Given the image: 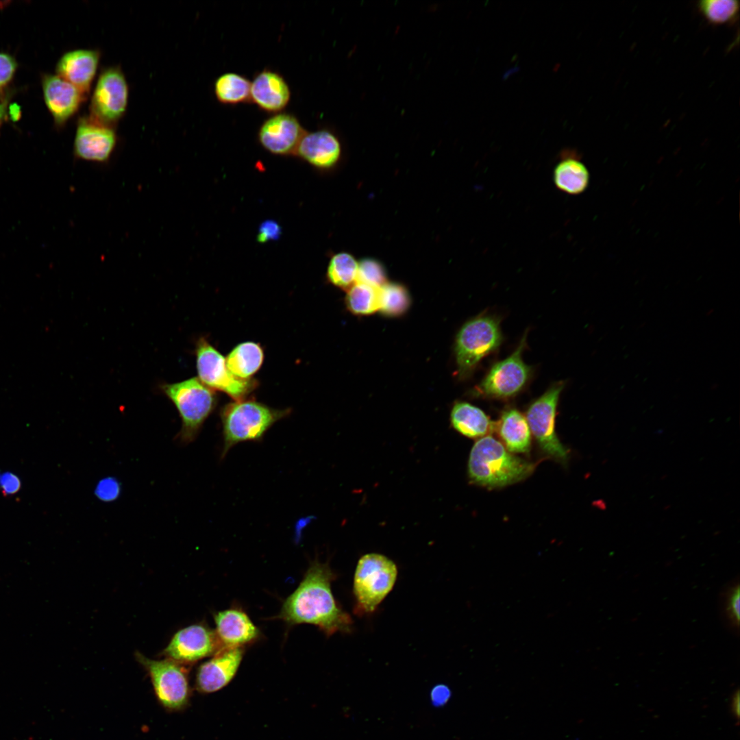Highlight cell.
Instances as JSON below:
<instances>
[{"label": "cell", "instance_id": "7", "mask_svg": "<svg viewBox=\"0 0 740 740\" xmlns=\"http://www.w3.org/2000/svg\"><path fill=\"white\" fill-rule=\"evenodd\" d=\"M136 658L147 671L156 698L165 709L179 711L188 706L191 691L186 665L166 658L151 659L140 652Z\"/></svg>", "mask_w": 740, "mask_h": 740}, {"label": "cell", "instance_id": "5", "mask_svg": "<svg viewBox=\"0 0 740 740\" xmlns=\"http://www.w3.org/2000/svg\"><path fill=\"white\" fill-rule=\"evenodd\" d=\"M502 342L499 319L482 314L466 322L455 341V357L460 378L471 375L480 362Z\"/></svg>", "mask_w": 740, "mask_h": 740}, {"label": "cell", "instance_id": "18", "mask_svg": "<svg viewBox=\"0 0 740 740\" xmlns=\"http://www.w3.org/2000/svg\"><path fill=\"white\" fill-rule=\"evenodd\" d=\"M290 87L279 73L269 69L258 72L251 82L250 101L269 113L282 112L288 104Z\"/></svg>", "mask_w": 740, "mask_h": 740}, {"label": "cell", "instance_id": "36", "mask_svg": "<svg viewBox=\"0 0 740 740\" xmlns=\"http://www.w3.org/2000/svg\"><path fill=\"white\" fill-rule=\"evenodd\" d=\"M430 695L432 704L434 706H442L450 698V691L447 686L438 684L432 689Z\"/></svg>", "mask_w": 740, "mask_h": 740}, {"label": "cell", "instance_id": "25", "mask_svg": "<svg viewBox=\"0 0 740 740\" xmlns=\"http://www.w3.org/2000/svg\"><path fill=\"white\" fill-rule=\"evenodd\" d=\"M251 82L245 76L227 72L220 75L214 84L218 101L225 105H236L250 101Z\"/></svg>", "mask_w": 740, "mask_h": 740}, {"label": "cell", "instance_id": "19", "mask_svg": "<svg viewBox=\"0 0 740 740\" xmlns=\"http://www.w3.org/2000/svg\"><path fill=\"white\" fill-rule=\"evenodd\" d=\"M214 619L215 633L223 648H242L259 637L258 628L241 609L229 608L219 611L214 615Z\"/></svg>", "mask_w": 740, "mask_h": 740}, {"label": "cell", "instance_id": "30", "mask_svg": "<svg viewBox=\"0 0 740 740\" xmlns=\"http://www.w3.org/2000/svg\"><path fill=\"white\" fill-rule=\"evenodd\" d=\"M357 282L380 288L387 282L383 265L373 258L362 259L358 262Z\"/></svg>", "mask_w": 740, "mask_h": 740}, {"label": "cell", "instance_id": "35", "mask_svg": "<svg viewBox=\"0 0 740 740\" xmlns=\"http://www.w3.org/2000/svg\"><path fill=\"white\" fill-rule=\"evenodd\" d=\"M0 486L5 494H14L19 490L21 481L16 476L6 472L0 478Z\"/></svg>", "mask_w": 740, "mask_h": 740}, {"label": "cell", "instance_id": "8", "mask_svg": "<svg viewBox=\"0 0 740 740\" xmlns=\"http://www.w3.org/2000/svg\"><path fill=\"white\" fill-rule=\"evenodd\" d=\"M563 382L552 384L543 395L532 402L527 408L526 418L531 434L543 453L555 460L566 464L569 458L567 449L559 441L555 419Z\"/></svg>", "mask_w": 740, "mask_h": 740}, {"label": "cell", "instance_id": "6", "mask_svg": "<svg viewBox=\"0 0 740 740\" xmlns=\"http://www.w3.org/2000/svg\"><path fill=\"white\" fill-rule=\"evenodd\" d=\"M397 576L395 563L386 556L375 553L362 556L354 578L357 612H373L393 588Z\"/></svg>", "mask_w": 740, "mask_h": 740}, {"label": "cell", "instance_id": "24", "mask_svg": "<svg viewBox=\"0 0 740 740\" xmlns=\"http://www.w3.org/2000/svg\"><path fill=\"white\" fill-rule=\"evenodd\" d=\"M589 177L586 166L576 158H564L554 169L553 177L556 187L569 195L583 193L588 187Z\"/></svg>", "mask_w": 740, "mask_h": 740}, {"label": "cell", "instance_id": "21", "mask_svg": "<svg viewBox=\"0 0 740 740\" xmlns=\"http://www.w3.org/2000/svg\"><path fill=\"white\" fill-rule=\"evenodd\" d=\"M494 431L502 443L511 453H527L531 447V432L526 417L517 408L504 410Z\"/></svg>", "mask_w": 740, "mask_h": 740}, {"label": "cell", "instance_id": "3", "mask_svg": "<svg viewBox=\"0 0 740 740\" xmlns=\"http://www.w3.org/2000/svg\"><path fill=\"white\" fill-rule=\"evenodd\" d=\"M289 413V409H275L254 399L227 404L220 412L223 440L221 457L238 443L262 440L275 422Z\"/></svg>", "mask_w": 740, "mask_h": 740}, {"label": "cell", "instance_id": "15", "mask_svg": "<svg viewBox=\"0 0 740 740\" xmlns=\"http://www.w3.org/2000/svg\"><path fill=\"white\" fill-rule=\"evenodd\" d=\"M295 156L318 170H331L343 156V145L338 135L330 128L306 132L300 140Z\"/></svg>", "mask_w": 740, "mask_h": 740}, {"label": "cell", "instance_id": "2", "mask_svg": "<svg viewBox=\"0 0 740 740\" xmlns=\"http://www.w3.org/2000/svg\"><path fill=\"white\" fill-rule=\"evenodd\" d=\"M535 465L510 452L491 435L480 438L472 447L468 460L471 482L488 488H500L529 476Z\"/></svg>", "mask_w": 740, "mask_h": 740}, {"label": "cell", "instance_id": "16", "mask_svg": "<svg viewBox=\"0 0 740 740\" xmlns=\"http://www.w3.org/2000/svg\"><path fill=\"white\" fill-rule=\"evenodd\" d=\"M243 656L242 648H223L211 658L199 665L195 677V687L202 693L216 692L233 679Z\"/></svg>", "mask_w": 740, "mask_h": 740}, {"label": "cell", "instance_id": "27", "mask_svg": "<svg viewBox=\"0 0 740 740\" xmlns=\"http://www.w3.org/2000/svg\"><path fill=\"white\" fill-rule=\"evenodd\" d=\"M379 288L356 282L347 291L345 303L350 312L367 315L380 310Z\"/></svg>", "mask_w": 740, "mask_h": 740}, {"label": "cell", "instance_id": "29", "mask_svg": "<svg viewBox=\"0 0 740 740\" xmlns=\"http://www.w3.org/2000/svg\"><path fill=\"white\" fill-rule=\"evenodd\" d=\"M698 8L708 22L713 25L728 24L738 16L739 3L734 0H703Z\"/></svg>", "mask_w": 740, "mask_h": 740}, {"label": "cell", "instance_id": "28", "mask_svg": "<svg viewBox=\"0 0 740 740\" xmlns=\"http://www.w3.org/2000/svg\"><path fill=\"white\" fill-rule=\"evenodd\" d=\"M380 310L388 317L404 314L408 308L410 298L406 287L397 283L386 282L379 288Z\"/></svg>", "mask_w": 740, "mask_h": 740}, {"label": "cell", "instance_id": "26", "mask_svg": "<svg viewBox=\"0 0 740 740\" xmlns=\"http://www.w3.org/2000/svg\"><path fill=\"white\" fill-rule=\"evenodd\" d=\"M358 262L347 252L332 256L327 268L328 281L338 288L348 290L357 282Z\"/></svg>", "mask_w": 740, "mask_h": 740}, {"label": "cell", "instance_id": "37", "mask_svg": "<svg viewBox=\"0 0 740 740\" xmlns=\"http://www.w3.org/2000/svg\"><path fill=\"white\" fill-rule=\"evenodd\" d=\"M731 709H732V712L733 713L735 716H736V717H738L739 714V691L735 692L734 693V695H732V700H731Z\"/></svg>", "mask_w": 740, "mask_h": 740}, {"label": "cell", "instance_id": "12", "mask_svg": "<svg viewBox=\"0 0 740 740\" xmlns=\"http://www.w3.org/2000/svg\"><path fill=\"white\" fill-rule=\"evenodd\" d=\"M223 648L215 631L203 624L178 630L163 651L166 658L184 665L213 656Z\"/></svg>", "mask_w": 740, "mask_h": 740}, {"label": "cell", "instance_id": "33", "mask_svg": "<svg viewBox=\"0 0 740 740\" xmlns=\"http://www.w3.org/2000/svg\"><path fill=\"white\" fill-rule=\"evenodd\" d=\"M281 234L282 227L275 220L267 219L262 221L258 227L257 241L260 243H265L269 241H277L280 238Z\"/></svg>", "mask_w": 740, "mask_h": 740}, {"label": "cell", "instance_id": "4", "mask_svg": "<svg viewBox=\"0 0 740 740\" xmlns=\"http://www.w3.org/2000/svg\"><path fill=\"white\" fill-rule=\"evenodd\" d=\"M160 390L173 404L181 418L180 441L186 444L193 442L217 406L216 393L197 378L164 383Z\"/></svg>", "mask_w": 740, "mask_h": 740}, {"label": "cell", "instance_id": "1", "mask_svg": "<svg viewBox=\"0 0 740 740\" xmlns=\"http://www.w3.org/2000/svg\"><path fill=\"white\" fill-rule=\"evenodd\" d=\"M335 574L327 563L314 561L297 588L286 599L278 618L291 625L316 626L327 636L349 632L352 620L332 594Z\"/></svg>", "mask_w": 740, "mask_h": 740}, {"label": "cell", "instance_id": "13", "mask_svg": "<svg viewBox=\"0 0 740 740\" xmlns=\"http://www.w3.org/2000/svg\"><path fill=\"white\" fill-rule=\"evenodd\" d=\"M113 126L104 124L91 116L79 119L74 140L73 151L78 159L105 162L116 144Z\"/></svg>", "mask_w": 740, "mask_h": 740}, {"label": "cell", "instance_id": "31", "mask_svg": "<svg viewBox=\"0 0 740 740\" xmlns=\"http://www.w3.org/2000/svg\"><path fill=\"white\" fill-rule=\"evenodd\" d=\"M740 591L739 582L732 584L724 593V613L729 625L736 630L739 626Z\"/></svg>", "mask_w": 740, "mask_h": 740}, {"label": "cell", "instance_id": "17", "mask_svg": "<svg viewBox=\"0 0 740 740\" xmlns=\"http://www.w3.org/2000/svg\"><path fill=\"white\" fill-rule=\"evenodd\" d=\"M42 84L45 104L56 124L64 125L77 111L86 95L58 75H45Z\"/></svg>", "mask_w": 740, "mask_h": 740}, {"label": "cell", "instance_id": "32", "mask_svg": "<svg viewBox=\"0 0 740 740\" xmlns=\"http://www.w3.org/2000/svg\"><path fill=\"white\" fill-rule=\"evenodd\" d=\"M121 492L120 482L114 477L108 476L100 480L95 489V495L103 502H112L118 499Z\"/></svg>", "mask_w": 740, "mask_h": 740}, {"label": "cell", "instance_id": "22", "mask_svg": "<svg viewBox=\"0 0 740 740\" xmlns=\"http://www.w3.org/2000/svg\"><path fill=\"white\" fill-rule=\"evenodd\" d=\"M450 421L459 433L471 439L482 438L494 431V423L480 408L465 402H456L452 407Z\"/></svg>", "mask_w": 740, "mask_h": 740}, {"label": "cell", "instance_id": "38", "mask_svg": "<svg viewBox=\"0 0 740 740\" xmlns=\"http://www.w3.org/2000/svg\"><path fill=\"white\" fill-rule=\"evenodd\" d=\"M7 111V102L5 99L0 97V125L3 121Z\"/></svg>", "mask_w": 740, "mask_h": 740}, {"label": "cell", "instance_id": "11", "mask_svg": "<svg viewBox=\"0 0 740 740\" xmlns=\"http://www.w3.org/2000/svg\"><path fill=\"white\" fill-rule=\"evenodd\" d=\"M128 100V86L119 67H110L101 72L91 98L92 118L113 126L125 114Z\"/></svg>", "mask_w": 740, "mask_h": 740}, {"label": "cell", "instance_id": "14", "mask_svg": "<svg viewBox=\"0 0 740 740\" xmlns=\"http://www.w3.org/2000/svg\"><path fill=\"white\" fill-rule=\"evenodd\" d=\"M306 132L293 114L280 112L268 117L258 132L260 145L271 154L281 156L294 155Z\"/></svg>", "mask_w": 740, "mask_h": 740}, {"label": "cell", "instance_id": "20", "mask_svg": "<svg viewBox=\"0 0 740 740\" xmlns=\"http://www.w3.org/2000/svg\"><path fill=\"white\" fill-rule=\"evenodd\" d=\"M99 58L100 53L97 50L75 49L68 51L57 63V75L86 95L96 75Z\"/></svg>", "mask_w": 740, "mask_h": 740}, {"label": "cell", "instance_id": "34", "mask_svg": "<svg viewBox=\"0 0 740 740\" xmlns=\"http://www.w3.org/2000/svg\"><path fill=\"white\" fill-rule=\"evenodd\" d=\"M16 66V62L12 56L0 52V88L10 83L14 75Z\"/></svg>", "mask_w": 740, "mask_h": 740}, {"label": "cell", "instance_id": "10", "mask_svg": "<svg viewBox=\"0 0 740 740\" xmlns=\"http://www.w3.org/2000/svg\"><path fill=\"white\" fill-rule=\"evenodd\" d=\"M195 352L197 378L212 390L225 393L237 401L245 399L256 387L253 379L241 380L234 375L225 358L204 337L198 339Z\"/></svg>", "mask_w": 740, "mask_h": 740}, {"label": "cell", "instance_id": "9", "mask_svg": "<svg viewBox=\"0 0 740 740\" xmlns=\"http://www.w3.org/2000/svg\"><path fill=\"white\" fill-rule=\"evenodd\" d=\"M524 335L516 349L505 359L495 363L473 389L474 394L484 398L507 399L522 391L532 374L530 367L523 358L526 347Z\"/></svg>", "mask_w": 740, "mask_h": 740}, {"label": "cell", "instance_id": "23", "mask_svg": "<svg viewBox=\"0 0 740 740\" xmlns=\"http://www.w3.org/2000/svg\"><path fill=\"white\" fill-rule=\"evenodd\" d=\"M225 361L234 375L241 380H249L262 367L264 351L257 343H241L231 350Z\"/></svg>", "mask_w": 740, "mask_h": 740}]
</instances>
